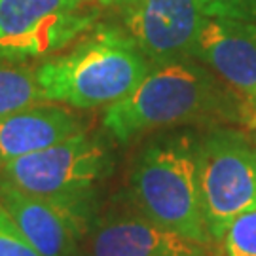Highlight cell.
<instances>
[{
	"label": "cell",
	"mask_w": 256,
	"mask_h": 256,
	"mask_svg": "<svg viewBox=\"0 0 256 256\" xmlns=\"http://www.w3.org/2000/svg\"><path fill=\"white\" fill-rule=\"evenodd\" d=\"M122 8L126 34L150 66L196 59L207 21L202 0H131Z\"/></svg>",
	"instance_id": "obj_7"
},
{
	"label": "cell",
	"mask_w": 256,
	"mask_h": 256,
	"mask_svg": "<svg viewBox=\"0 0 256 256\" xmlns=\"http://www.w3.org/2000/svg\"><path fill=\"white\" fill-rule=\"evenodd\" d=\"M194 144L188 137L154 142L138 156L131 192L140 214L186 239L214 245L202 209Z\"/></svg>",
	"instance_id": "obj_4"
},
{
	"label": "cell",
	"mask_w": 256,
	"mask_h": 256,
	"mask_svg": "<svg viewBox=\"0 0 256 256\" xmlns=\"http://www.w3.org/2000/svg\"><path fill=\"white\" fill-rule=\"evenodd\" d=\"M238 122L245 128V133L256 140V95H239Z\"/></svg>",
	"instance_id": "obj_16"
},
{
	"label": "cell",
	"mask_w": 256,
	"mask_h": 256,
	"mask_svg": "<svg viewBox=\"0 0 256 256\" xmlns=\"http://www.w3.org/2000/svg\"><path fill=\"white\" fill-rule=\"evenodd\" d=\"M194 156L203 216L216 243L238 216L256 209V140L216 128L194 146Z\"/></svg>",
	"instance_id": "obj_5"
},
{
	"label": "cell",
	"mask_w": 256,
	"mask_h": 256,
	"mask_svg": "<svg viewBox=\"0 0 256 256\" xmlns=\"http://www.w3.org/2000/svg\"><path fill=\"white\" fill-rule=\"evenodd\" d=\"M84 2H95V0H84Z\"/></svg>",
	"instance_id": "obj_18"
},
{
	"label": "cell",
	"mask_w": 256,
	"mask_h": 256,
	"mask_svg": "<svg viewBox=\"0 0 256 256\" xmlns=\"http://www.w3.org/2000/svg\"><path fill=\"white\" fill-rule=\"evenodd\" d=\"M196 59L210 66L239 95H256V23L207 18Z\"/></svg>",
	"instance_id": "obj_8"
},
{
	"label": "cell",
	"mask_w": 256,
	"mask_h": 256,
	"mask_svg": "<svg viewBox=\"0 0 256 256\" xmlns=\"http://www.w3.org/2000/svg\"><path fill=\"white\" fill-rule=\"evenodd\" d=\"M84 0H0V63L21 64L74 44L95 25Z\"/></svg>",
	"instance_id": "obj_6"
},
{
	"label": "cell",
	"mask_w": 256,
	"mask_h": 256,
	"mask_svg": "<svg viewBox=\"0 0 256 256\" xmlns=\"http://www.w3.org/2000/svg\"><path fill=\"white\" fill-rule=\"evenodd\" d=\"M0 205L42 256H74L86 226L63 209L4 178H0Z\"/></svg>",
	"instance_id": "obj_9"
},
{
	"label": "cell",
	"mask_w": 256,
	"mask_h": 256,
	"mask_svg": "<svg viewBox=\"0 0 256 256\" xmlns=\"http://www.w3.org/2000/svg\"><path fill=\"white\" fill-rule=\"evenodd\" d=\"M36 102H44L36 72L23 64L0 63V118Z\"/></svg>",
	"instance_id": "obj_12"
},
{
	"label": "cell",
	"mask_w": 256,
	"mask_h": 256,
	"mask_svg": "<svg viewBox=\"0 0 256 256\" xmlns=\"http://www.w3.org/2000/svg\"><path fill=\"white\" fill-rule=\"evenodd\" d=\"M95 2H99L102 6H124V4H128L131 0H95Z\"/></svg>",
	"instance_id": "obj_17"
},
{
	"label": "cell",
	"mask_w": 256,
	"mask_h": 256,
	"mask_svg": "<svg viewBox=\"0 0 256 256\" xmlns=\"http://www.w3.org/2000/svg\"><path fill=\"white\" fill-rule=\"evenodd\" d=\"M202 8L207 18L256 23V0H202Z\"/></svg>",
	"instance_id": "obj_15"
},
{
	"label": "cell",
	"mask_w": 256,
	"mask_h": 256,
	"mask_svg": "<svg viewBox=\"0 0 256 256\" xmlns=\"http://www.w3.org/2000/svg\"><path fill=\"white\" fill-rule=\"evenodd\" d=\"M92 256H214V247L182 238L140 214L101 224L93 236Z\"/></svg>",
	"instance_id": "obj_11"
},
{
	"label": "cell",
	"mask_w": 256,
	"mask_h": 256,
	"mask_svg": "<svg viewBox=\"0 0 256 256\" xmlns=\"http://www.w3.org/2000/svg\"><path fill=\"white\" fill-rule=\"evenodd\" d=\"M220 243L224 256H256V209L234 220Z\"/></svg>",
	"instance_id": "obj_13"
},
{
	"label": "cell",
	"mask_w": 256,
	"mask_h": 256,
	"mask_svg": "<svg viewBox=\"0 0 256 256\" xmlns=\"http://www.w3.org/2000/svg\"><path fill=\"white\" fill-rule=\"evenodd\" d=\"M84 129L74 108L59 102H36L0 118V167L74 137Z\"/></svg>",
	"instance_id": "obj_10"
},
{
	"label": "cell",
	"mask_w": 256,
	"mask_h": 256,
	"mask_svg": "<svg viewBox=\"0 0 256 256\" xmlns=\"http://www.w3.org/2000/svg\"><path fill=\"white\" fill-rule=\"evenodd\" d=\"M148 70L150 63L126 30L116 27L92 28L70 50L34 68L44 101L78 110L116 104Z\"/></svg>",
	"instance_id": "obj_2"
},
{
	"label": "cell",
	"mask_w": 256,
	"mask_h": 256,
	"mask_svg": "<svg viewBox=\"0 0 256 256\" xmlns=\"http://www.w3.org/2000/svg\"><path fill=\"white\" fill-rule=\"evenodd\" d=\"M238 104L209 68L198 59H182L150 66L126 99L104 108L102 128L128 142L148 131L178 124L226 116L238 120Z\"/></svg>",
	"instance_id": "obj_1"
},
{
	"label": "cell",
	"mask_w": 256,
	"mask_h": 256,
	"mask_svg": "<svg viewBox=\"0 0 256 256\" xmlns=\"http://www.w3.org/2000/svg\"><path fill=\"white\" fill-rule=\"evenodd\" d=\"M0 256H42L0 205Z\"/></svg>",
	"instance_id": "obj_14"
},
{
	"label": "cell",
	"mask_w": 256,
	"mask_h": 256,
	"mask_svg": "<svg viewBox=\"0 0 256 256\" xmlns=\"http://www.w3.org/2000/svg\"><path fill=\"white\" fill-rule=\"evenodd\" d=\"M112 171V156L90 133L0 167V178L63 209L82 226L92 216L95 194Z\"/></svg>",
	"instance_id": "obj_3"
}]
</instances>
